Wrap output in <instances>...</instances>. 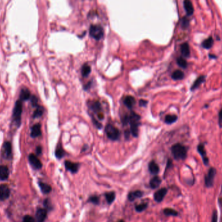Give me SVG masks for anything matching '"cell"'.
Returning <instances> with one entry per match:
<instances>
[{
  "mask_svg": "<svg viewBox=\"0 0 222 222\" xmlns=\"http://www.w3.org/2000/svg\"><path fill=\"white\" fill-rule=\"evenodd\" d=\"M172 153L176 160H184L187 157V148L181 143H176L172 147Z\"/></svg>",
  "mask_w": 222,
  "mask_h": 222,
  "instance_id": "6da1fadb",
  "label": "cell"
},
{
  "mask_svg": "<svg viewBox=\"0 0 222 222\" xmlns=\"http://www.w3.org/2000/svg\"><path fill=\"white\" fill-rule=\"evenodd\" d=\"M140 116L135 112H132L129 116V123L131 125V133L135 137L139 135V121Z\"/></svg>",
  "mask_w": 222,
  "mask_h": 222,
  "instance_id": "7a4b0ae2",
  "label": "cell"
},
{
  "mask_svg": "<svg viewBox=\"0 0 222 222\" xmlns=\"http://www.w3.org/2000/svg\"><path fill=\"white\" fill-rule=\"evenodd\" d=\"M22 113V101L21 99H18L16 101L13 114V121L17 125H20L21 123V116Z\"/></svg>",
  "mask_w": 222,
  "mask_h": 222,
  "instance_id": "3957f363",
  "label": "cell"
},
{
  "mask_svg": "<svg viewBox=\"0 0 222 222\" xmlns=\"http://www.w3.org/2000/svg\"><path fill=\"white\" fill-rule=\"evenodd\" d=\"M90 35L93 38L99 40L103 38L104 30L101 26L92 25L90 27Z\"/></svg>",
  "mask_w": 222,
  "mask_h": 222,
  "instance_id": "277c9868",
  "label": "cell"
},
{
  "mask_svg": "<svg viewBox=\"0 0 222 222\" xmlns=\"http://www.w3.org/2000/svg\"><path fill=\"white\" fill-rule=\"evenodd\" d=\"M217 171L214 168H211L205 177V185L207 188H212L214 186V179Z\"/></svg>",
  "mask_w": 222,
  "mask_h": 222,
  "instance_id": "5b68a950",
  "label": "cell"
},
{
  "mask_svg": "<svg viewBox=\"0 0 222 222\" xmlns=\"http://www.w3.org/2000/svg\"><path fill=\"white\" fill-rule=\"evenodd\" d=\"M105 133L107 137L112 140H116L119 139V130L112 125L108 124L105 128Z\"/></svg>",
  "mask_w": 222,
  "mask_h": 222,
  "instance_id": "8992f818",
  "label": "cell"
},
{
  "mask_svg": "<svg viewBox=\"0 0 222 222\" xmlns=\"http://www.w3.org/2000/svg\"><path fill=\"white\" fill-rule=\"evenodd\" d=\"M197 150L198 153L201 155L204 164L205 166H208L209 164V159L207 156L206 150L203 143H200V144L197 146Z\"/></svg>",
  "mask_w": 222,
  "mask_h": 222,
  "instance_id": "52a82bcc",
  "label": "cell"
},
{
  "mask_svg": "<svg viewBox=\"0 0 222 222\" xmlns=\"http://www.w3.org/2000/svg\"><path fill=\"white\" fill-rule=\"evenodd\" d=\"M29 161L34 169L38 170L42 167V164L41 161L37 156L34 154H30L29 155Z\"/></svg>",
  "mask_w": 222,
  "mask_h": 222,
  "instance_id": "ba28073f",
  "label": "cell"
},
{
  "mask_svg": "<svg viewBox=\"0 0 222 222\" xmlns=\"http://www.w3.org/2000/svg\"><path fill=\"white\" fill-rule=\"evenodd\" d=\"M10 194V189L7 184L0 185V200L5 201L7 200Z\"/></svg>",
  "mask_w": 222,
  "mask_h": 222,
  "instance_id": "9c48e42d",
  "label": "cell"
},
{
  "mask_svg": "<svg viewBox=\"0 0 222 222\" xmlns=\"http://www.w3.org/2000/svg\"><path fill=\"white\" fill-rule=\"evenodd\" d=\"M47 218V211L45 208H39L36 212V220L37 222H44Z\"/></svg>",
  "mask_w": 222,
  "mask_h": 222,
  "instance_id": "30bf717a",
  "label": "cell"
},
{
  "mask_svg": "<svg viewBox=\"0 0 222 222\" xmlns=\"http://www.w3.org/2000/svg\"><path fill=\"white\" fill-rule=\"evenodd\" d=\"M167 192H168V190L166 188H161V189L159 190L154 194L155 200L158 203L161 202L164 200V198L165 196L166 195Z\"/></svg>",
  "mask_w": 222,
  "mask_h": 222,
  "instance_id": "8fae6325",
  "label": "cell"
},
{
  "mask_svg": "<svg viewBox=\"0 0 222 222\" xmlns=\"http://www.w3.org/2000/svg\"><path fill=\"white\" fill-rule=\"evenodd\" d=\"M206 80V76L205 75H200L198 77L197 79L195 80V81L193 83L192 85L191 86L190 91H194L195 90L199 88L203 83H205Z\"/></svg>",
  "mask_w": 222,
  "mask_h": 222,
  "instance_id": "7c38bea8",
  "label": "cell"
},
{
  "mask_svg": "<svg viewBox=\"0 0 222 222\" xmlns=\"http://www.w3.org/2000/svg\"><path fill=\"white\" fill-rule=\"evenodd\" d=\"M64 165H65L66 168H67L68 170H69L70 172H71V173H74L77 172L78 170H79V164L78 163H72V162L68 161V160L65 161Z\"/></svg>",
  "mask_w": 222,
  "mask_h": 222,
  "instance_id": "4fadbf2b",
  "label": "cell"
},
{
  "mask_svg": "<svg viewBox=\"0 0 222 222\" xmlns=\"http://www.w3.org/2000/svg\"><path fill=\"white\" fill-rule=\"evenodd\" d=\"M184 5V10L187 13V14L188 16H192L194 14V9L192 3L190 1V0H184L183 2Z\"/></svg>",
  "mask_w": 222,
  "mask_h": 222,
  "instance_id": "5bb4252c",
  "label": "cell"
},
{
  "mask_svg": "<svg viewBox=\"0 0 222 222\" xmlns=\"http://www.w3.org/2000/svg\"><path fill=\"white\" fill-rule=\"evenodd\" d=\"M3 154L5 158L10 157L12 154V146L9 142H6L4 143L3 146Z\"/></svg>",
  "mask_w": 222,
  "mask_h": 222,
  "instance_id": "9a60e30c",
  "label": "cell"
},
{
  "mask_svg": "<svg viewBox=\"0 0 222 222\" xmlns=\"http://www.w3.org/2000/svg\"><path fill=\"white\" fill-rule=\"evenodd\" d=\"M9 176V170L7 166H0V180L5 181L7 179Z\"/></svg>",
  "mask_w": 222,
  "mask_h": 222,
  "instance_id": "2e32d148",
  "label": "cell"
},
{
  "mask_svg": "<svg viewBox=\"0 0 222 222\" xmlns=\"http://www.w3.org/2000/svg\"><path fill=\"white\" fill-rule=\"evenodd\" d=\"M181 52L183 57L188 58L190 55V46L187 42H184L181 45Z\"/></svg>",
  "mask_w": 222,
  "mask_h": 222,
  "instance_id": "e0dca14e",
  "label": "cell"
},
{
  "mask_svg": "<svg viewBox=\"0 0 222 222\" xmlns=\"http://www.w3.org/2000/svg\"><path fill=\"white\" fill-rule=\"evenodd\" d=\"M41 135V125L40 123H37L34 125L31 131V136L33 138L38 137Z\"/></svg>",
  "mask_w": 222,
  "mask_h": 222,
  "instance_id": "ac0fdd59",
  "label": "cell"
},
{
  "mask_svg": "<svg viewBox=\"0 0 222 222\" xmlns=\"http://www.w3.org/2000/svg\"><path fill=\"white\" fill-rule=\"evenodd\" d=\"M149 170L152 174L157 175L159 172V167L158 164L155 163L154 160L151 161L149 164Z\"/></svg>",
  "mask_w": 222,
  "mask_h": 222,
  "instance_id": "d6986e66",
  "label": "cell"
},
{
  "mask_svg": "<svg viewBox=\"0 0 222 222\" xmlns=\"http://www.w3.org/2000/svg\"><path fill=\"white\" fill-rule=\"evenodd\" d=\"M135 99L133 96H131V95H128V96L126 97L123 101L125 105L129 109L133 107L134 105L135 104Z\"/></svg>",
  "mask_w": 222,
  "mask_h": 222,
  "instance_id": "ffe728a7",
  "label": "cell"
},
{
  "mask_svg": "<svg viewBox=\"0 0 222 222\" xmlns=\"http://www.w3.org/2000/svg\"><path fill=\"white\" fill-rule=\"evenodd\" d=\"M143 196V192L140 190H136L134 192H131L128 194V199L129 201H133L137 198H140Z\"/></svg>",
  "mask_w": 222,
  "mask_h": 222,
  "instance_id": "44dd1931",
  "label": "cell"
},
{
  "mask_svg": "<svg viewBox=\"0 0 222 222\" xmlns=\"http://www.w3.org/2000/svg\"><path fill=\"white\" fill-rule=\"evenodd\" d=\"M160 184H161V179L158 176H155L154 177H153L149 182L150 187L153 189L158 188Z\"/></svg>",
  "mask_w": 222,
  "mask_h": 222,
  "instance_id": "7402d4cb",
  "label": "cell"
},
{
  "mask_svg": "<svg viewBox=\"0 0 222 222\" xmlns=\"http://www.w3.org/2000/svg\"><path fill=\"white\" fill-rule=\"evenodd\" d=\"M184 72L182 70H177L176 71H174L172 75V78L175 81L182 80L184 79Z\"/></svg>",
  "mask_w": 222,
  "mask_h": 222,
  "instance_id": "603a6c76",
  "label": "cell"
},
{
  "mask_svg": "<svg viewBox=\"0 0 222 222\" xmlns=\"http://www.w3.org/2000/svg\"><path fill=\"white\" fill-rule=\"evenodd\" d=\"M213 44H214V39L212 37H210L203 42L201 46L204 49L209 50L212 47Z\"/></svg>",
  "mask_w": 222,
  "mask_h": 222,
  "instance_id": "cb8c5ba5",
  "label": "cell"
},
{
  "mask_svg": "<svg viewBox=\"0 0 222 222\" xmlns=\"http://www.w3.org/2000/svg\"><path fill=\"white\" fill-rule=\"evenodd\" d=\"M38 184L40 188V190H42V193L47 194H49L51 191V187L50 185L47 184L46 183H42V182H39Z\"/></svg>",
  "mask_w": 222,
  "mask_h": 222,
  "instance_id": "d4e9b609",
  "label": "cell"
},
{
  "mask_svg": "<svg viewBox=\"0 0 222 222\" xmlns=\"http://www.w3.org/2000/svg\"><path fill=\"white\" fill-rule=\"evenodd\" d=\"M31 98V93L27 88H23L20 93V99L22 100H27Z\"/></svg>",
  "mask_w": 222,
  "mask_h": 222,
  "instance_id": "484cf974",
  "label": "cell"
},
{
  "mask_svg": "<svg viewBox=\"0 0 222 222\" xmlns=\"http://www.w3.org/2000/svg\"><path fill=\"white\" fill-rule=\"evenodd\" d=\"M177 119H178V118L176 115H168L165 117L164 121H165V123L167 124H172L173 123H175L177 120Z\"/></svg>",
  "mask_w": 222,
  "mask_h": 222,
  "instance_id": "4316f807",
  "label": "cell"
},
{
  "mask_svg": "<svg viewBox=\"0 0 222 222\" xmlns=\"http://www.w3.org/2000/svg\"><path fill=\"white\" fill-rule=\"evenodd\" d=\"M177 63L179 65V67L183 69H186L188 67V63L187 61V60L184 59L183 57H180L177 58Z\"/></svg>",
  "mask_w": 222,
  "mask_h": 222,
  "instance_id": "83f0119b",
  "label": "cell"
},
{
  "mask_svg": "<svg viewBox=\"0 0 222 222\" xmlns=\"http://www.w3.org/2000/svg\"><path fill=\"white\" fill-rule=\"evenodd\" d=\"M106 200L109 204H111L115 200L116 194L114 192H107L105 194Z\"/></svg>",
  "mask_w": 222,
  "mask_h": 222,
  "instance_id": "f1b7e54d",
  "label": "cell"
},
{
  "mask_svg": "<svg viewBox=\"0 0 222 222\" xmlns=\"http://www.w3.org/2000/svg\"><path fill=\"white\" fill-rule=\"evenodd\" d=\"M163 212L166 216H177L179 215V213L176 210L170 208H166L164 209Z\"/></svg>",
  "mask_w": 222,
  "mask_h": 222,
  "instance_id": "f546056e",
  "label": "cell"
},
{
  "mask_svg": "<svg viewBox=\"0 0 222 222\" xmlns=\"http://www.w3.org/2000/svg\"><path fill=\"white\" fill-rule=\"evenodd\" d=\"M65 154L64 149L61 147V146H58L55 150V156L57 159H62Z\"/></svg>",
  "mask_w": 222,
  "mask_h": 222,
  "instance_id": "4dcf8cb0",
  "label": "cell"
},
{
  "mask_svg": "<svg viewBox=\"0 0 222 222\" xmlns=\"http://www.w3.org/2000/svg\"><path fill=\"white\" fill-rule=\"evenodd\" d=\"M91 71V68L88 64L83 65L81 69V74L83 77H87Z\"/></svg>",
  "mask_w": 222,
  "mask_h": 222,
  "instance_id": "1f68e13d",
  "label": "cell"
},
{
  "mask_svg": "<svg viewBox=\"0 0 222 222\" xmlns=\"http://www.w3.org/2000/svg\"><path fill=\"white\" fill-rule=\"evenodd\" d=\"M91 109L92 110H93L94 112H101V104L99 103V102L94 101V102H93V103H92V104L91 105Z\"/></svg>",
  "mask_w": 222,
  "mask_h": 222,
  "instance_id": "d6a6232c",
  "label": "cell"
},
{
  "mask_svg": "<svg viewBox=\"0 0 222 222\" xmlns=\"http://www.w3.org/2000/svg\"><path fill=\"white\" fill-rule=\"evenodd\" d=\"M44 113V108L40 106H38L37 109L34 111V114H33V117L34 118H38L42 116Z\"/></svg>",
  "mask_w": 222,
  "mask_h": 222,
  "instance_id": "836d02e7",
  "label": "cell"
},
{
  "mask_svg": "<svg viewBox=\"0 0 222 222\" xmlns=\"http://www.w3.org/2000/svg\"><path fill=\"white\" fill-rule=\"evenodd\" d=\"M189 24H190L189 20L187 18V17H183V18L181 19V27L183 29H187L188 27Z\"/></svg>",
  "mask_w": 222,
  "mask_h": 222,
  "instance_id": "e575fe53",
  "label": "cell"
},
{
  "mask_svg": "<svg viewBox=\"0 0 222 222\" xmlns=\"http://www.w3.org/2000/svg\"><path fill=\"white\" fill-rule=\"evenodd\" d=\"M147 207V203H141L140 205H136L135 209L138 212H140L145 211Z\"/></svg>",
  "mask_w": 222,
  "mask_h": 222,
  "instance_id": "d590c367",
  "label": "cell"
},
{
  "mask_svg": "<svg viewBox=\"0 0 222 222\" xmlns=\"http://www.w3.org/2000/svg\"><path fill=\"white\" fill-rule=\"evenodd\" d=\"M88 201L95 204V205H98L99 203V198L97 196H92L90 197Z\"/></svg>",
  "mask_w": 222,
  "mask_h": 222,
  "instance_id": "8d00e7d4",
  "label": "cell"
},
{
  "mask_svg": "<svg viewBox=\"0 0 222 222\" xmlns=\"http://www.w3.org/2000/svg\"><path fill=\"white\" fill-rule=\"evenodd\" d=\"M22 222H36V221L31 216L27 215L23 218Z\"/></svg>",
  "mask_w": 222,
  "mask_h": 222,
  "instance_id": "74e56055",
  "label": "cell"
},
{
  "mask_svg": "<svg viewBox=\"0 0 222 222\" xmlns=\"http://www.w3.org/2000/svg\"><path fill=\"white\" fill-rule=\"evenodd\" d=\"M211 222H218V212L216 210H214L212 212Z\"/></svg>",
  "mask_w": 222,
  "mask_h": 222,
  "instance_id": "f35d334b",
  "label": "cell"
},
{
  "mask_svg": "<svg viewBox=\"0 0 222 222\" xmlns=\"http://www.w3.org/2000/svg\"><path fill=\"white\" fill-rule=\"evenodd\" d=\"M218 125L220 128H222V108L218 113Z\"/></svg>",
  "mask_w": 222,
  "mask_h": 222,
  "instance_id": "ab89813d",
  "label": "cell"
},
{
  "mask_svg": "<svg viewBox=\"0 0 222 222\" xmlns=\"http://www.w3.org/2000/svg\"><path fill=\"white\" fill-rule=\"evenodd\" d=\"M31 103L33 107H38V99L36 96H32L31 97Z\"/></svg>",
  "mask_w": 222,
  "mask_h": 222,
  "instance_id": "60d3db41",
  "label": "cell"
},
{
  "mask_svg": "<svg viewBox=\"0 0 222 222\" xmlns=\"http://www.w3.org/2000/svg\"><path fill=\"white\" fill-rule=\"evenodd\" d=\"M147 104V101L144 99H140L139 101V105L140 107H146Z\"/></svg>",
  "mask_w": 222,
  "mask_h": 222,
  "instance_id": "b9f144b4",
  "label": "cell"
},
{
  "mask_svg": "<svg viewBox=\"0 0 222 222\" xmlns=\"http://www.w3.org/2000/svg\"><path fill=\"white\" fill-rule=\"evenodd\" d=\"M92 120H93L94 123H95V125H96V127H98L99 129L101 128V126H102V125H101V123H99V122H98V121L95 120V119H94V118H92Z\"/></svg>",
  "mask_w": 222,
  "mask_h": 222,
  "instance_id": "7bdbcfd3",
  "label": "cell"
},
{
  "mask_svg": "<svg viewBox=\"0 0 222 222\" xmlns=\"http://www.w3.org/2000/svg\"><path fill=\"white\" fill-rule=\"evenodd\" d=\"M36 152H37L38 155H40L42 153V147L40 146H38L37 150H36Z\"/></svg>",
  "mask_w": 222,
  "mask_h": 222,
  "instance_id": "ee69618b",
  "label": "cell"
},
{
  "mask_svg": "<svg viewBox=\"0 0 222 222\" xmlns=\"http://www.w3.org/2000/svg\"><path fill=\"white\" fill-rule=\"evenodd\" d=\"M209 58L210 59H217V57L216 56V55H212V54H209Z\"/></svg>",
  "mask_w": 222,
  "mask_h": 222,
  "instance_id": "f6af8a7d",
  "label": "cell"
},
{
  "mask_svg": "<svg viewBox=\"0 0 222 222\" xmlns=\"http://www.w3.org/2000/svg\"><path fill=\"white\" fill-rule=\"evenodd\" d=\"M119 222H124V221L123 220H120Z\"/></svg>",
  "mask_w": 222,
  "mask_h": 222,
  "instance_id": "bcb514c9",
  "label": "cell"
}]
</instances>
